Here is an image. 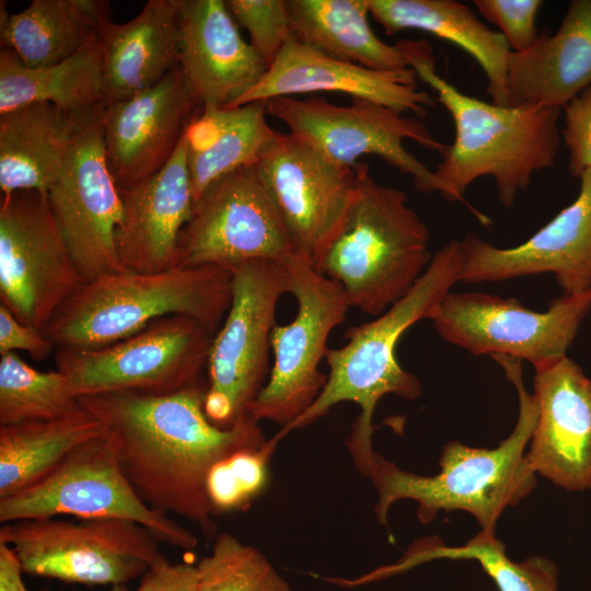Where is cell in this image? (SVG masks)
<instances>
[{"label":"cell","instance_id":"6da1fadb","mask_svg":"<svg viewBox=\"0 0 591 591\" xmlns=\"http://www.w3.org/2000/svg\"><path fill=\"white\" fill-rule=\"evenodd\" d=\"M201 382L171 394L114 392L79 398L111 439L124 474L153 510L196 523L216 537L206 493L210 470L233 452L264 445L259 422L248 413L232 427L212 424Z\"/></svg>","mask_w":591,"mask_h":591},{"label":"cell","instance_id":"7a4b0ae2","mask_svg":"<svg viewBox=\"0 0 591 591\" xmlns=\"http://www.w3.org/2000/svg\"><path fill=\"white\" fill-rule=\"evenodd\" d=\"M416 77L438 94L455 128L433 172L436 192L444 199L464 201L467 187L490 176L498 198L511 207L535 173L555 164L560 147L563 109L524 104L500 106L457 90L436 69L431 46L425 40L396 43Z\"/></svg>","mask_w":591,"mask_h":591},{"label":"cell","instance_id":"3957f363","mask_svg":"<svg viewBox=\"0 0 591 591\" xmlns=\"http://www.w3.org/2000/svg\"><path fill=\"white\" fill-rule=\"evenodd\" d=\"M460 268L461 241L451 240L436 252L425 273L401 300L375 320L350 327L347 343L326 351L327 381L317 399L273 439L279 442L290 431L315 422L339 403H355L360 414L352 425L347 448L355 466L366 476L375 455L372 419L378 402L387 394L413 401L421 393L418 378L403 369L396 359L397 343L412 325L431 317L459 281Z\"/></svg>","mask_w":591,"mask_h":591},{"label":"cell","instance_id":"277c9868","mask_svg":"<svg viewBox=\"0 0 591 591\" xmlns=\"http://www.w3.org/2000/svg\"><path fill=\"white\" fill-rule=\"evenodd\" d=\"M515 386L519 417L511 434L495 449L471 448L451 441L439 460L440 472L424 476L404 471L375 453L368 474L378 493L376 520L386 525L393 503L410 499L418 503L417 517L431 522L439 511L462 510L475 517L482 532L494 533L503 509L513 507L535 487V472L524 449L537 422L535 397L528 393L518 358L491 357Z\"/></svg>","mask_w":591,"mask_h":591},{"label":"cell","instance_id":"5b68a950","mask_svg":"<svg viewBox=\"0 0 591 591\" xmlns=\"http://www.w3.org/2000/svg\"><path fill=\"white\" fill-rule=\"evenodd\" d=\"M231 282L230 270L209 265L106 274L71 296L43 333L56 348L95 349L120 341L158 318L184 315L215 335L230 308Z\"/></svg>","mask_w":591,"mask_h":591},{"label":"cell","instance_id":"8992f818","mask_svg":"<svg viewBox=\"0 0 591 591\" xmlns=\"http://www.w3.org/2000/svg\"><path fill=\"white\" fill-rule=\"evenodd\" d=\"M355 167L356 196L316 269L340 285L350 306L378 316L429 266L430 234L404 190L378 183L366 163Z\"/></svg>","mask_w":591,"mask_h":591},{"label":"cell","instance_id":"52a82bcc","mask_svg":"<svg viewBox=\"0 0 591 591\" xmlns=\"http://www.w3.org/2000/svg\"><path fill=\"white\" fill-rule=\"evenodd\" d=\"M212 337L199 321L170 315L109 346L56 348L55 362L78 399L114 392L171 394L200 382Z\"/></svg>","mask_w":591,"mask_h":591},{"label":"cell","instance_id":"ba28073f","mask_svg":"<svg viewBox=\"0 0 591 591\" xmlns=\"http://www.w3.org/2000/svg\"><path fill=\"white\" fill-rule=\"evenodd\" d=\"M59 515L132 521L176 548L198 545L195 534L138 496L106 432L80 444L40 482L0 499L1 524Z\"/></svg>","mask_w":591,"mask_h":591},{"label":"cell","instance_id":"9c48e42d","mask_svg":"<svg viewBox=\"0 0 591 591\" xmlns=\"http://www.w3.org/2000/svg\"><path fill=\"white\" fill-rule=\"evenodd\" d=\"M282 264L298 311L290 323L274 326L268 380L247 409L256 421L268 420L281 429L300 418L325 387L327 375L318 366L332 331L351 308L340 285L305 257L294 253Z\"/></svg>","mask_w":591,"mask_h":591},{"label":"cell","instance_id":"30bf717a","mask_svg":"<svg viewBox=\"0 0 591 591\" xmlns=\"http://www.w3.org/2000/svg\"><path fill=\"white\" fill-rule=\"evenodd\" d=\"M286 292L282 263L254 260L232 271L230 308L206 366L204 408L216 426L232 427L265 386L276 308Z\"/></svg>","mask_w":591,"mask_h":591},{"label":"cell","instance_id":"8fae6325","mask_svg":"<svg viewBox=\"0 0 591 591\" xmlns=\"http://www.w3.org/2000/svg\"><path fill=\"white\" fill-rule=\"evenodd\" d=\"M157 538L120 519L56 518L3 523L8 544L28 575L83 584H126L142 577L159 556Z\"/></svg>","mask_w":591,"mask_h":591},{"label":"cell","instance_id":"7c38bea8","mask_svg":"<svg viewBox=\"0 0 591 591\" xmlns=\"http://www.w3.org/2000/svg\"><path fill=\"white\" fill-rule=\"evenodd\" d=\"M266 109L288 127L289 134L337 165L354 167L360 157L376 155L410 175L418 190L436 192L433 172L404 143L412 140L440 154L447 144L419 119L363 99L336 105L317 97L278 96L266 101Z\"/></svg>","mask_w":591,"mask_h":591},{"label":"cell","instance_id":"4fadbf2b","mask_svg":"<svg viewBox=\"0 0 591 591\" xmlns=\"http://www.w3.org/2000/svg\"><path fill=\"white\" fill-rule=\"evenodd\" d=\"M590 310L591 289L563 294L543 312L526 309L514 298L450 291L430 320L445 341L474 356H510L538 370L567 357Z\"/></svg>","mask_w":591,"mask_h":591},{"label":"cell","instance_id":"5bb4252c","mask_svg":"<svg viewBox=\"0 0 591 591\" xmlns=\"http://www.w3.org/2000/svg\"><path fill=\"white\" fill-rule=\"evenodd\" d=\"M47 195L0 198V300L23 324L43 331L83 285Z\"/></svg>","mask_w":591,"mask_h":591},{"label":"cell","instance_id":"9a60e30c","mask_svg":"<svg viewBox=\"0 0 591 591\" xmlns=\"http://www.w3.org/2000/svg\"><path fill=\"white\" fill-rule=\"evenodd\" d=\"M293 254L283 221L253 164L218 178L194 201L179 236L177 267L209 265L232 273L248 262L283 263Z\"/></svg>","mask_w":591,"mask_h":591},{"label":"cell","instance_id":"2e32d148","mask_svg":"<svg viewBox=\"0 0 591 591\" xmlns=\"http://www.w3.org/2000/svg\"><path fill=\"white\" fill-rule=\"evenodd\" d=\"M105 105L79 115L62 166L47 193L55 221L85 282L124 269L115 244L121 199L104 150Z\"/></svg>","mask_w":591,"mask_h":591},{"label":"cell","instance_id":"e0dca14e","mask_svg":"<svg viewBox=\"0 0 591 591\" xmlns=\"http://www.w3.org/2000/svg\"><path fill=\"white\" fill-rule=\"evenodd\" d=\"M254 167L294 253L316 268L356 196V167L337 165L291 134L279 131Z\"/></svg>","mask_w":591,"mask_h":591},{"label":"cell","instance_id":"ac0fdd59","mask_svg":"<svg viewBox=\"0 0 591 591\" xmlns=\"http://www.w3.org/2000/svg\"><path fill=\"white\" fill-rule=\"evenodd\" d=\"M576 199L524 243L496 247L475 233L461 241L459 281L479 283L553 273L564 294L591 289V170Z\"/></svg>","mask_w":591,"mask_h":591},{"label":"cell","instance_id":"d6986e66","mask_svg":"<svg viewBox=\"0 0 591 591\" xmlns=\"http://www.w3.org/2000/svg\"><path fill=\"white\" fill-rule=\"evenodd\" d=\"M201 108L179 66L157 84L106 103L104 150L117 187H131L160 172Z\"/></svg>","mask_w":591,"mask_h":591},{"label":"cell","instance_id":"ffe728a7","mask_svg":"<svg viewBox=\"0 0 591 591\" xmlns=\"http://www.w3.org/2000/svg\"><path fill=\"white\" fill-rule=\"evenodd\" d=\"M538 417L526 459L567 490L591 488V380L568 356L535 370Z\"/></svg>","mask_w":591,"mask_h":591},{"label":"cell","instance_id":"44dd1931","mask_svg":"<svg viewBox=\"0 0 591 591\" xmlns=\"http://www.w3.org/2000/svg\"><path fill=\"white\" fill-rule=\"evenodd\" d=\"M179 68L201 107H231L268 70L223 0H176Z\"/></svg>","mask_w":591,"mask_h":591},{"label":"cell","instance_id":"7402d4cb","mask_svg":"<svg viewBox=\"0 0 591 591\" xmlns=\"http://www.w3.org/2000/svg\"><path fill=\"white\" fill-rule=\"evenodd\" d=\"M416 78L410 68L396 71L369 69L328 56L292 37L262 80L231 107L278 96L335 92L424 117L433 100L418 89Z\"/></svg>","mask_w":591,"mask_h":591},{"label":"cell","instance_id":"603a6c76","mask_svg":"<svg viewBox=\"0 0 591 591\" xmlns=\"http://www.w3.org/2000/svg\"><path fill=\"white\" fill-rule=\"evenodd\" d=\"M118 192L121 218L115 244L123 268L158 273L177 267L179 236L194 205L185 135L160 172Z\"/></svg>","mask_w":591,"mask_h":591},{"label":"cell","instance_id":"cb8c5ba5","mask_svg":"<svg viewBox=\"0 0 591 591\" xmlns=\"http://www.w3.org/2000/svg\"><path fill=\"white\" fill-rule=\"evenodd\" d=\"M507 85L509 106L560 109L591 86V0H572L555 33L510 53Z\"/></svg>","mask_w":591,"mask_h":591},{"label":"cell","instance_id":"d4e9b609","mask_svg":"<svg viewBox=\"0 0 591 591\" xmlns=\"http://www.w3.org/2000/svg\"><path fill=\"white\" fill-rule=\"evenodd\" d=\"M107 103L127 99L161 81L179 63L176 0H148L136 18L99 26Z\"/></svg>","mask_w":591,"mask_h":591},{"label":"cell","instance_id":"484cf974","mask_svg":"<svg viewBox=\"0 0 591 591\" xmlns=\"http://www.w3.org/2000/svg\"><path fill=\"white\" fill-rule=\"evenodd\" d=\"M369 4L370 14L387 35L419 30L465 50L483 69L491 102L509 106L512 50L503 35L484 24L467 5L456 0H369Z\"/></svg>","mask_w":591,"mask_h":591},{"label":"cell","instance_id":"4316f807","mask_svg":"<svg viewBox=\"0 0 591 591\" xmlns=\"http://www.w3.org/2000/svg\"><path fill=\"white\" fill-rule=\"evenodd\" d=\"M80 114L38 102L0 115L1 195L19 190L47 195L62 166Z\"/></svg>","mask_w":591,"mask_h":591},{"label":"cell","instance_id":"83f0119b","mask_svg":"<svg viewBox=\"0 0 591 591\" xmlns=\"http://www.w3.org/2000/svg\"><path fill=\"white\" fill-rule=\"evenodd\" d=\"M266 114V101L201 108L185 132L194 201L218 178L256 163L278 134Z\"/></svg>","mask_w":591,"mask_h":591},{"label":"cell","instance_id":"f1b7e54d","mask_svg":"<svg viewBox=\"0 0 591 591\" xmlns=\"http://www.w3.org/2000/svg\"><path fill=\"white\" fill-rule=\"evenodd\" d=\"M38 102L73 115L107 103L99 32L71 57L45 67H26L10 49L1 48L0 115Z\"/></svg>","mask_w":591,"mask_h":591},{"label":"cell","instance_id":"f546056e","mask_svg":"<svg viewBox=\"0 0 591 591\" xmlns=\"http://www.w3.org/2000/svg\"><path fill=\"white\" fill-rule=\"evenodd\" d=\"M1 48L10 49L26 67L60 62L99 32L111 12L100 0H33L24 10L9 14L1 1Z\"/></svg>","mask_w":591,"mask_h":591},{"label":"cell","instance_id":"4dcf8cb0","mask_svg":"<svg viewBox=\"0 0 591 591\" xmlns=\"http://www.w3.org/2000/svg\"><path fill=\"white\" fill-rule=\"evenodd\" d=\"M293 37L328 56L373 70L409 68L397 44L372 31L369 0H286Z\"/></svg>","mask_w":591,"mask_h":591},{"label":"cell","instance_id":"1f68e13d","mask_svg":"<svg viewBox=\"0 0 591 591\" xmlns=\"http://www.w3.org/2000/svg\"><path fill=\"white\" fill-rule=\"evenodd\" d=\"M104 433L82 406L57 419L0 426V499L40 482L76 448Z\"/></svg>","mask_w":591,"mask_h":591},{"label":"cell","instance_id":"d6a6232c","mask_svg":"<svg viewBox=\"0 0 591 591\" xmlns=\"http://www.w3.org/2000/svg\"><path fill=\"white\" fill-rule=\"evenodd\" d=\"M440 558L477 560L500 591H557V568L552 561L531 557L514 563L506 555L505 545L494 533L482 531L461 547L434 542L417 543L395 564L370 571L369 578L376 581Z\"/></svg>","mask_w":591,"mask_h":591},{"label":"cell","instance_id":"836d02e7","mask_svg":"<svg viewBox=\"0 0 591 591\" xmlns=\"http://www.w3.org/2000/svg\"><path fill=\"white\" fill-rule=\"evenodd\" d=\"M80 407L58 370L38 371L16 352L0 355V426L57 419Z\"/></svg>","mask_w":591,"mask_h":591},{"label":"cell","instance_id":"e575fe53","mask_svg":"<svg viewBox=\"0 0 591 591\" xmlns=\"http://www.w3.org/2000/svg\"><path fill=\"white\" fill-rule=\"evenodd\" d=\"M196 568L197 591H291L259 549L230 533L216 535L210 554Z\"/></svg>","mask_w":591,"mask_h":591},{"label":"cell","instance_id":"d590c367","mask_svg":"<svg viewBox=\"0 0 591 591\" xmlns=\"http://www.w3.org/2000/svg\"><path fill=\"white\" fill-rule=\"evenodd\" d=\"M276 445L270 439L262 447L237 450L213 465L206 493L216 517L244 510L266 489Z\"/></svg>","mask_w":591,"mask_h":591},{"label":"cell","instance_id":"8d00e7d4","mask_svg":"<svg viewBox=\"0 0 591 591\" xmlns=\"http://www.w3.org/2000/svg\"><path fill=\"white\" fill-rule=\"evenodd\" d=\"M233 19L244 26L251 45L269 67L293 37L286 0H225Z\"/></svg>","mask_w":591,"mask_h":591},{"label":"cell","instance_id":"74e56055","mask_svg":"<svg viewBox=\"0 0 591 591\" xmlns=\"http://www.w3.org/2000/svg\"><path fill=\"white\" fill-rule=\"evenodd\" d=\"M479 13L498 27L514 53H521L536 42V26L541 0H474Z\"/></svg>","mask_w":591,"mask_h":591},{"label":"cell","instance_id":"f35d334b","mask_svg":"<svg viewBox=\"0 0 591 591\" xmlns=\"http://www.w3.org/2000/svg\"><path fill=\"white\" fill-rule=\"evenodd\" d=\"M563 139L568 152V171L580 177L591 170V86L563 108Z\"/></svg>","mask_w":591,"mask_h":591},{"label":"cell","instance_id":"ab89813d","mask_svg":"<svg viewBox=\"0 0 591 591\" xmlns=\"http://www.w3.org/2000/svg\"><path fill=\"white\" fill-rule=\"evenodd\" d=\"M15 350H23L34 360L42 361L56 351V347L43 331L21 323L0 303V355Z\"/></svg>","mask_w":591,"mask_h":591},{"label":"cell","instance_id":"60d3db41","mask_svg":"<svg viewBox=\"0 0 591 591\" xmlns=\"http://www.w3.org/2000/svg\"><path fill=\"white\" fill-rule=\"evenodd\" d=\"M198 572L189 564H172L159 554L143 573L136 591H197Z\"/></svg>","mask_w":591,"mask_h":591},{"label":"cell","instance_id":"b9f144b4","mask_svg":"<svg viewBox=\"0 0 591 591\" xmlns=\"http://www.w3.org/2000/svg\"><path fill=\"white\" fill-rule=\"evenodd\" d=\"M19 557L11 546L0 543V591H28Z\"/></svg>","mask_w":591,"mask_h":591},{"label":"cell","instance_id":"7bdbcfd3","mask_svg":"<svg viewBox=\"0 0 591 591\" xmlns=\"http://www.w3.org/2000/svg\"><path fill=\"white\" fill-rule=\"evenodd\" d=\"M109 591H129L125 584L112 586Z\"/></svg>","mask_w":591,"mask_h":591}]
</instances>
